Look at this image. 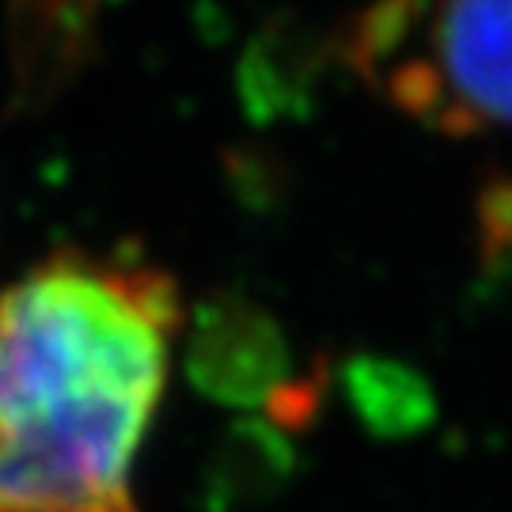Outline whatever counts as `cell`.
<instances>
[{
	"mask_svg": "<svg viewBox=\"0 0 512 512\" xmlns=\"http://www.w3.org/2000/svg\"><path fill=\"white\" fill-rule=\"evenodd\" d=\"M175 334L148 262L54 255L0 293V512H141Z\"/></svg>",
	"mask_w": 512,
	"mask_h": 512,
	"instance_id": "obj_1",
	"label": "cell"
},
{
	"mask_svg": "<svg viewBox=\"0 0 512 512\" xmlns=\"http://www.w3.org/2000/svg\"><path fill=\"white\" fill-rule=\"evenodd\" d=\"M346 57L421 126L512 129V0H376L349 27Z\"/></svg>",
	"mask_w": 512,
	"mask_h": 512,
	"instance_id": "obj_2",
	"label": "cell"
},
{
	"mask_svg": "<svg viewBox=\"0 0 512 512\" xmlns=\"http://www.w3.org/2000/svg\"><path fill=\"white\" fill-rule=\"evenodd\" d=\"M482 220L494 239H505L512 247V186H497L482 202Z\"/></svg>",
	"mask_w": 512,
	"mask_h": 512,
	"instance_id": "obj_3",
	"label": "cell"
},
{
	"mask_svg": "<svg viewBox=\"0 0 512 512\" xmlns=\"http://www.w3.org/2000/svg\"><path fill=\"white\" fill-rule=\"evenodd\" d=\"M46 4L54 8L57 23H69V19H80V12H88L92 0H46Z\"/></svg>",
	"mask_w": 512,
	"mask_h": 512,
	"instance_id": "obj_4",
	"label": "cell"
}]
</instances>
